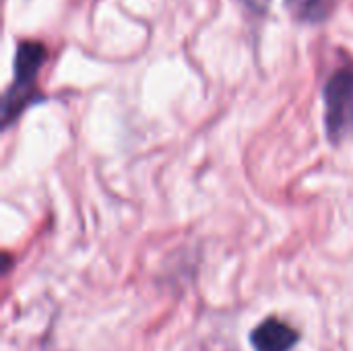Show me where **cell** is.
Instances as JSON below:
<instances>
[{
	"label": "cell",
	"instance_id": "obj_1",
	"mask_svg": "<svg viewBox=\"0 0 353 351\" xmlns=\"http://www.w3.org/2000/svg\"><path fill=\"white\" fill-rule=\"evenodd\" d=\"M46 48L37 41H21L14 56V81L4 95L2 118L4 126H8L29 103H33L37 89V74L41 64L46 62Z\"/></svg>",
	"mask_w": 353,
	"mask_h": 351
},
{
	"label": "cell",
	"instance_id": "obj_4",
	"mask_svg": "<svg viewBox=\"0 0 353 351\" xmlns=\"http://www.w3.org/2000/svg\"><path fill=\"white\" fill-rule=\"evenodd\" d=\"M285 4L294 19L302 23H323L335 8L333 0H285Z\"/></svg>",
	"mask_w": 353,
	"mask_h": 351
},
{
	"label": "cell",
	"instance_id": "obj_3",
	"mask_svg": "<svg viewBox=\"0 0 353 351\" xmlns=\"http://www.w3.org/2000/svg\"><path fill=\"white\" fill-rule=\"evenodd\" d=\"M298 341L300 333L279 319H267L250 333L254 351H292Z\"/></svg>",
	"mask_w": 353,
	"mask_h": 351
},
{
	"label": "cell",
	"instance_id": "obj_5",
	"mask_svg": "<svg viewBox=\"0 0 353 351\" xmlns=\"http://www.w3.org/2000/svg\"><path fill=\"white\" fill-rule=\"evenodd\" d=\"M252 12H256V14H263V12H267L269 10V6H271V0H242Z\"/></svg>",
	"mask_w": 353,
	"mask_h": 351
},
{
	"label": "cell",
	"instance_id": "obj_2",
	"mask_svg": "<svg viewBox=\"0 0 353 351\" xmlns=\"http://www.w3.org/2000/svg\"><path fill=\"white\" fill-rule=\"evenodd\" d=\"M325 118L333 143L353 134V68L337 70L325 85Z\"/></svg>",
	"mask_w": 353,
	"mask_h": 351
}]
</instances>
